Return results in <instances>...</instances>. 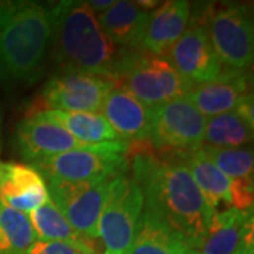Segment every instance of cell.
I'll use <instances>...</instances> for the list:
<instances>
[{
    "instance_id": "26",
    "label": "cell",
    "mask_w": 254,
    "mask_h": 254,
    "mask_svg": "<svg viewBox=\"0 0 254 254\" xmlns=\"http://www.w3.org/2000/svg\"><path fill=\"white\" fill-rule=\"evenodd\" d=\"M27 254H96L89 242H40L36 240Z\"/></svg>"
},
{
    "instance_id": "30",
    "label": "cell",
    "mask_w": 254,
    "mask_h": 254,
    "mask_svg": "<svg viewBox=\"0 0 254 254\" xmlns=\"http://www.w3.org/2000/svg\"><path fill=\"white\" fill-rule=\"evenodd\" d=\"M0 153H1V147H0Z\"/></svg>"
},
{
    "instance_id": "32",
    "label": "cell",
    "mask_w": 254,
    "mask_h": 254,
    "mask_svg": "<svg viewBox=\"0 0 254 254\" xmlns=\"http://www.w3.org/2000/svg\"><path fill=\"white\" fill-rule=\"evenodd\" d=\"M0 202H1V200H0Z\"/></svg>"
},
{
    "instance_id": "27",
    "label": "cell",
    "mask_w": 254,
    "mask_h": 254,
    "mask_svg": "<svg viewBox=\"0 0 254 254\" xmlns=\"http://www.w3.org/2000/svg\"><path fill=\"white\" fill-rule=\"evenodd\" d=\"M233 112H235V113H237L240 118L243 119L246 123H249L250 126L254 127L253 93H249V95H246L245 98L239 102V105H237L236 108H235V110H233Z\"/></svg>"
},
{
    "instance_id": "19",
    "label": "cell",
    "mask_w": 254,
    "mask_h": 254,
    "mask_svg": "<svg viewBox=\"0 0 254 254\" xmlns=\"http://www.w3.org/2000/svg\"><path fill=\"white\" fill-rule=\"evenodd\" d=\"M148 14L137 1L119 0L96 18L105 34L119 47L141 48Z\"/></svg>"
},
{
    "instance_id": "1",
    "label": "cell",
    "mask_w": 254,
    "mask_h": 254,
    "mask_svg": "<svg viewBox=\"0 0 254 254\" xmlns=\"http://www.w3.org/2000/svg\"><path fill=\"white\" fill-rule=\"evenodd\" d=\"M133 181L144 196L143 212L184 237L196 252L213 215L190 170L175 154H157L150 141L128 143L126 151Z\"/></svg>"
},
{
    "instance_id": "12",
    "label": "cell",
    "mask_w": 254,
    "mask_h": 254,
    "mask_svg": "<svg viewBox=\"0 0 254 254\" xmlns=\"http://www.w3.org/2000/svg\"><path fill=\"white\" fill-rule=\"evenodd\" d=\"M168 61L190 86L213 81L223 71V65L210 44L208 30L193 16L170 51Z\"/></svg>"
},
{
    "instance_id": "31",
    "label": "cell",
    "mask_w": 254,
    "mask_h": 254,
    "mask_svg": "<svg viewBox=\"0 0 254 254\" xmlns=\"http://www.w3.org/2000/svg\"><path fill=\"white\" fill-rule=\"evenodd\" d=\"M0 122H1V119H0Z\"/></svg>"
},
{
    "instance_id": "18",
    "label": "cell",
    "mask_w": 254,
    "mask_h": 254,
    "mask_svg": "<svg viewBox=\"0 0 254 254\" xmlns=\"http://www.w3.org/2000/svg\"><path fill=\"white\" fill-rule=\"evenodd\" d=\"M253 210H220L213 215L198 254H235L245 243H253Z\"/></svg>"
},
{
    "instance_id": "6",
    "label": "cell",
    "mask_w": 254,
    "mask_h": 254,
    "mask_svg": "<svg viewBox=\"0 0 254 254\" xmlns=\"http://www.w3.org/2000/svg\"><path fill=\"white\" fill-rule=\"evenodd\" d=\"M128 143L95 145L31 161L47 178L69 182L100 181L125 177L128 170Z\"/></svg>"
},
{
    "instance_id": "21",
    "label": "cell",
    "mask_w": 254,
    "mask_h": 254,
    "mask_svg": "<svg viewBox=\"0 0 254 254\" xmlns=\"http://www.w3.org/2000/svg\"><path fill=\"white\" fill-rule=\"evenodd\" d=\"M128 254H198V252L178 233L143 212Z\"/></svg>"
},
{
    "instance_id": "7",
    "label": "cell",
    "mask_w": 254,
    "mask_h": 254,
    "mask_svg": "<svg viewBox=\"0 0 254 254\" xmlns=\"http://www.w3.org/2000/svg\"><path fill=\"white\" fill-rule=\"evenodd\" d=\"M143 208L144 196L133 178L125 175L112 181L109 198L98 223L103 254H128Z\"/></svg>"
},
{
    "instance_id": "29",
    "label": "cell",
    "mask_w": 254,
    "mask_h": 254,
    "mask_svg": "<svg viewBox=\"0 0 254 254\" xmlns=\"http://www.w3.org/2000/svg\"><path fill=\"white\" fill-rule=\"evenodd\" d=\"M254 243H245L235 254H254Z\"/></svg>"
},
{
    "instance_id": "20",
    "label": "cell",
    "mask_w": 254,
    "mask_h": 254,
    "mask_svg": "<svg viewBox=\"0 0 254 254\" xmlns=\"http://www.w3.org/2000/svg\"><path fill=\"white\" fill-rule=\"evenodd\" d=\"M46 118L64 127L69 134L85 145H103L126 143L110 127L100 113L91 112H61L48 110L43 112Z\"/></svg>"
},
{
    "instance_id": "22",
    "label": "cell",
    "mask_w": 254,
    "mask_h": 254,
    "mask_svg": "<svg viewBox=\"0 0 254 254\" xmlns=\"http://www.w3.org/2000/svg\"><path fill=\"white\" fill-rule=\"evenodd\" d=\"M253 128L232 110L206 119L203 144L220 148H242V145L252 143Z\"/></svg>"
},
{
    "instance_id": "23",
    "label": "cell",
    "mask_w": 254,
    "mask_h": 254,
    "mask_svg": "<svg viewBox=\"0 0 254 254\" xmlns=\"http://www.w3.org/2000/svg\"><path fill=\"white\" fill-rule=\"evenodd\" d=\"M34 236L40 242H91L81 237L64 218L63 213L48 199L40 208L27 213Z\"/></svg>"
},
{
    "instance_id": "25",
    "label": "cell",
    "mask_w": 254,
    "mask_h": 254,
    "mask_svg": "<svg viewBox=\"0 0 254 254\" xmlns=\"http://www.w3.org/2000/svg\"><path fill=\"white\" fill-rule=\"evenodd\" d=\"M199 150L219 171H222L227 177L253 181L254 157L252 150L220 148V147H210L205 144Z\"/></svg>"
},
{
    "instance_id": "2",
    "label": "cell",
    "mask_w": 254,
    "mask_h": 254,
    "mask_svg": "<svg viewBox=\"0 0 254 254\" xmlns=\"http://www.w3.org/2000/svg\"><path fill=\"white\" fill-rule=\"evenodd\" d=\"M50 43L64 71L91 73L113 81L123 47L116 46L105 34L88 1H58L50 7Z\"/></svg>"
},
{
    "instance_id": "15",
    "label": "cell",
    "mask_w": 254,
    "mask_h": 254,
    "mask_svg": "<svg viewBox=\"0 0 254 254\" xmlns=\"http://www.w3.org/2000/svg\"><path fill=\"white\" fill-rule=\"evenodd\" d=\"M48 199L44 175L34 165L0 161V200L6 206L27 215Z\"/></svg>"
},
{
    "instance_id": "8",
    "label": "cell",
    "mask_w": 254,
    "mask_h": 254,
    "mask_svg": "<svg viewBox=\"0 0 254 254\" xmlns=\"http://www.w3.org/2000/svg\"><path fill=\"white\" fill-rule=\"evenodd\" d=\"M113 89L112 82L91 73L63 71L47 82L27 109L26 116L48 110L98 113Z\"/></svg>"
},
{
    "instance_id": "11",
    "label": "cell",
    "mask_w": 254,
    "mask_h": 254,
    "mask_svg": "<svg viewBox=\"0 0 254 254\" xmlns=\"http://www.w3.org/2000/svg\"><path fill=\"white\" fill-rule=\"evenodd\" d=\"M178 158L190 170L196 187L215 212L226 209L253 210V181L230 178L209 161L200 150L184 153Z\"/></svg>"
},
{
    "instance_id": "10",
    "label": "cell",
    "mask_w": 254,
    "mask_h": 254,
    "mask_svg": "<svg viewBox=\"0 0 254 254\" xmlns=\"http://www.w3.org/2000/svg\"><path fill=\"white\" fill-rule=\"evenodd\" d=\"M47 180L50 199L73 230L86 240L98 239V223L115 178L83 182Z\"/></svg>"
},
{
    "instance_id": "24",
    "label": "cell",
    "mask_w": 254,
    "mask_h": 254,
    "mask_svg": "<svg viewBox=\"0 0 254 254\" xmlns=\"http://www.w3.org/2000/svg\"><path fill=\"white\" fill-rule=\"evenodd\" d=\"M34 242L27 215L0 202V254H27Z\"/></svg>"
},
{
    "instance_id": "16",
    "label": "cell",
    "mask_w": 254,
    "mask_h": 254,
    "mask_svg": "<svg viewBox=\"0 0 254 254\" xmlns=\"http://www.w3.org/2000/svg\"><path fill=\"white\" fill-rule=\"evenodd\" d=\"M190 1L170 0L148 14L141 48L151 54L168 58L175 43L181 38L190 17Z\"/></svg>"
},
{
    "instance_id": "17",
    "label": "cell",
    "mask_w": 254,
    "mask_h": 254,
    "mask_svg": "<svg viewBox=\"0 0 254 254\" xmlns=\"http://www.w3.org/2000/svg\"><path fill=\"white\" fill-rule=\"evenodd\" d=\"M100 115L126 143L150 141L151 109L127 92L113 88L100 108Z\"/></svg>"
},
{
    "instance_id": "9",
    "label": "cell",
    "mask_w": 254,
    "mask_h": 254,
    "mask_svg": "<svg viewBox=\"0 0 254 254\" xmlns=\"http://www.w3.org/2000/svg\"><path fill=\"white\" fill-rule=\"evenodd\" d=\"M206 118L184 98L151 109L150 143L157 154H184L203 145Z\"/></svg>"
},
{
    "instance_id": "14",
    "label": "cell",
    "mask_w": 254,
    "mask_h": 254,
    "mask_svg": "<svg viewBox=\"0 0 254 254\" xmlns=\"http://www.w3.org/2000/svg\"><path fill=\"white\" fill-rule=\"evenodd\" d=\"M249 93H252V73L247 69L226 68L216 79L192 86L185 98L208 119L235 110Z\"/></svg>"
},
{
    "instance_id": "5",
    "label": "cell",
    "mask_w": 254,
    "mask_h": 254,
    "mask_svg": "<svg viewBox=\"0 0 254 254\" xmlns=\"http://www.w3.org/2000/svg\"><path fill=\"white\" fill-rule=\"evenodd\" d=\"M190 16L199 18L226 68L247 69L253 64L254 26L252 6L242 1L200 3Z\"/></svg>"
},
{
    "instance_id": "28",
    "label": "cell",
    "mask_w": 254,
    "mask_h": 254,
    "mask_svg": "<svg viewBox=\"0 0 254 254\" xmlns=\"http://www.w3.org/2000/svg\"><path fill=\"white\" fill-rule=\"evenodd\" d=\"M115 3V0H92V1H88V4H89V7H91L95 13L96 11H105V10H108Z\"/></svg>"
},
{
    "instance_id": "3",
    "label": "cell",
    "mask_w": 254,
    "mask_h": 254,
    "mask_svg": "<svg viewBox=\"0 0 254 254\" xmlns=\"http://www.w3.org/2000/svg\"><path fill=\"white\" fill-rule=\"evenodd\" d=\"M51 36L50 7L30 0H0V82L31 83L41 75Z\"/></svg>"
},
{
    "instance_id": "13",
    "label": "cell",
    "mask_w": 254,
    "mask_h": 254,
    "mask_svg": "<svg viewBox=\"0 0 254 254\" xmlns=\"http://www.w3.org/2000/svg\"><path fill=\"white\" fill-rule=\"evenodd\" d=\"M16 145L20 155L30 163L72 150L95 147L79 143L64 127L46 118L43 113L26 116L18 123Z\"/></svg>"
},
{
    "instance_id": "4",
    "label": "cell",
    "mask_w": 254,
    "mask_h": 254,
    "mask_svg": "<svg viewBox=\"0 0 254 254\" xmlns=\"http://www.w3.org/2000/svg\"><path fill=\"white\" fill-rule=\"evenodd\" d=\"M112 83L150 109L187 96L192 88L168 58L143 48H123Z\"/></svg>"
}]
</instances>
